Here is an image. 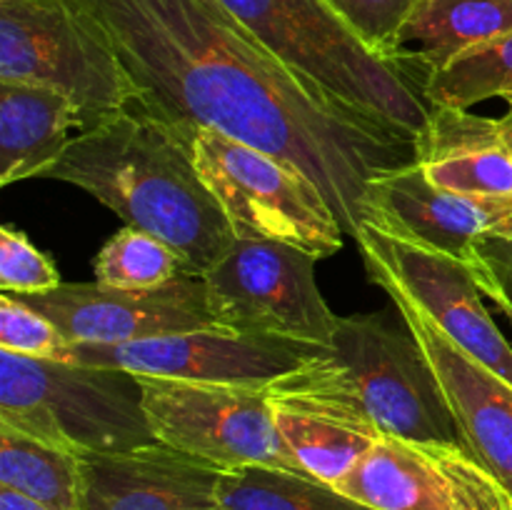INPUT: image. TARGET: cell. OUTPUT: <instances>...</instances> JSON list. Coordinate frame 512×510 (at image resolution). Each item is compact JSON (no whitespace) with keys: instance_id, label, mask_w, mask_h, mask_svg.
Returning <instances> with one entry per match:
<instances>
[{"instance_id":"cell-12","label":"cell","mask_w":512,"mask_h":510,"mask_svg":"<svg viewBox=\"0 0 512 510\" xmlns=\"http://www.w3.org/2000/svg\"><path fill=\"white\" fill-rule=\"evenodd\" d=\"M335 488L373 510H512V495L463 445L378 438Z\"/></svg>"},{"instance_id":"cell-22","label":"cell","mask_w":512,"mask_h":510,"mask_svg":"<svg viewBox=\"0 0 512 510\" xmlns=\"http://www.w3.org/2000/svg\"><path fill=\"white\" fill-rule=\"evenodd\" d=\"M218 498L225 510H373L335 485L268 465L223 470Z\"/></svg>"},{"instance_id":"cell-10","label":"cell","mask_w":512,"mask_h":510,"mask_svg":"<svg viewBox=\"0 0 512 510\" xmlns=\"http://www.w3.org/2000/svg\"><path fill=\"white\" fill-rule=\"evenodd\" d=\"M320 345L200 328L118 345L70 343L63 358L93 368H118L150 378L270 388L308 363Z\"/></svg>"},{"instance_id":"cell-2","label":"cell","mask_w":512,"mask_h":510,"mask_svg":"<svg viewBox=\"0 0 512 510\" xmlns=\"http://www.w3.org/2000/svg\"><path fill=\"white\" fill-rule=\"evenodd\" d=\"M45 178L85 190L125 225L165 240L188 275L208 273L235 243L188 140L133 105L80 130Z\"/></svg>"},{"instance_id":"cell-3","label":"cell","mask_w":512,"mask_h":510,"mask_svg":"<svg viewBox=\"0 0 512 510\" xmlns=\"http://www.w3.org/2000/svg\"><path fill=\"white\" fill-rule=\"evenodd\" d=\"M268 390L375 438L463 445L418 340L383 315H338L330 345Z\"/></svg>"},{"instance_id":"cell-17","label":"cell","mask_w":512,"mask_h":510,"mask_svg":"<svg viewBox=\"0 0 512 510\" xmlns=\"http://www.w3.org/2000/svg\"><path fill=\"white\" fill-rule=\"evenodd\" d=\"M512 33V0H420L388 63L423 95L425 83L460 55Z\"/></svg>"},{"instance_id":"cell-7","label":"cell","mask_w":512,"mask_h":510,"mask_svg":"<svg viewBox=\"0 0 512 510\" xmlns=\"http://www.w3.org/2000/svg\"><path fill=\"white\" fill-rule=\"evenodd\" d=\"M180 135L235 238L288 243L318 260L343 248L345 230L333 205L298 168L208 128Z\"/></svg>"},{"instance_id":"cell-21","label":"cell","mask_w":512,"mask_h":510,"mask_svg":"<svg viewBox=\"0 0 512 510\" xmlns=\"http://www.w3.org/2000/svg\"><path fill=\"white\" fill-rule=\"evenodd\" d=\"M273 413L300 470L328 485H338L378 440L363 430L278 400H273Z\"/></svg>"},{"instance_id":"cell-9","label":"cell","mask_w":512,"mask_h":510,"mask_svg":"<svg viewBox=\"0 0 512 510\" xmlns=\"http://www.w3.org/2000/svg\"><path fill=\"white\" fill-rule=\"evenodd\" d=\"M138 378L158 443L220 470L268 465L303 473L275 423L268 388Z\"/></svg>"},{"instance_id":"cell-30","label":"cell","mask_w":512,"mask_h":510,"mask_svg":"<svg viewBox=\"0 0 512 510\" xmlns=\"http://www.w3.org/2000/svg\"><path fill=\"white\" fill-rule=\"evenodd\" d=\"M500 123V135H503V143L508 145L512 153V108H508V113L498 120Z\"/></svg>"},{"instance_id":"cell-1","label":"cell","mask_w":512,"mask_h":510,"mask_svg":"<svg viewBox=\"0 0 512 510\" xmlns=\"http://www.w3.org/2000/svg\"><path fill=\"white\" fill-rule=\"evenodd\" d=\"M138 98L185 133L208 128L285 160L325 195L345 235L368 220L378 175L415 163V143L300 80L218 0H85Z\"/></svg>"},{"instance_id":"cell-29","label":"cell","mask_w":512,"mask_h":510,"mask_svg":"<svg viewBox=\"0 0 512 510\" xmlns=\"http://www.w3.org/2000/svg\"><path fill=\"white\" fill-rule=\"evenodd\" d=\"M0 510H53L40 500L30 498V495L20 493V490L0 485Z\"/></svg>"},{"instance_id":"cell-4","label":"cell","mask_w":512,"mask_h":510,"mask_svg":"<svg viewBox=\"0 0 512 510\" xmlns=\"http://www.w3.org/2000/svg\"><path fill=\"white\" fill-rule=\"evenodd\" d=\"M240 28L335 103L415 143L428 125L423 95L368 48L325 0H218Z\"/></svg>"},{"instance_id":"cell-19","label":"cell","mask_w":512,"mask_h":510,"mask_svg":"<svg viewBox=\"0 0 512 510\" xmlns=\"http://www.w3.org/2000/svg\"><path fill=\"white\" fill-rule=\"evenodd\" d=\"M83 130L73 100L33 83L0 80V185L45 178L70 145V130Z\"/></svg>"},{"instance_id":"cell-11","label":"cell","mask_w":512,"mask_h":510,"mask_svg":"<svg viewBox=\"0 0 512 510\" xmlns=\"http://www.w3.org/2000/svg\"><path fill=\"white\" fill-rule=\"evenodd\" d=\"M370 280L403 290L450 340L512 385V348L490 318L483 290L460 258L363 223L353 235Z\"/></svg>"},{"instance_id":"cell-24","label":"cell","mask_w":512,"mask_h":510,"mask_svg":"<svg viewBox=\"0 0 512 510\" xmlns=\"http://www.w3.org/2000/svg\"><path fill=\"white\" fill-rule=\"evenodd\" d=\"M95 280L110 288L148 290L188 275L185 260L165 240L130 228L113 235L93 260Z\"/></svg>"},{"instance_id":"cell-6","label":"cell","mask_w":512,"mask_h":510,"mask_svg":"<svg viewBox=\"0 0 512 510\" xmlns=\"http://www.w3.org/2000/svg\"><path fill=\"white\" fill-rule=\"evenodd\" d=\"M0 80L73 100L83 130L138 98L115 45L85 0H0Z\"/></svg>"},{"instance_id":"cell-31","label":"cell","mask_w":512,"mask_h":510,"mask_svg":"<svg viewBox=\"0 0 512 510\" xmlns=\"http://www.w3.org/2000/svg\"><path fill=\"white\" fill-rule=\"evenodd\" d=\"M503 100H505V103H508V108H512V90H510V93H508V95H505V98H503Z\"/></svg>"},{"instance_id":"cell-18","label":"cell","mask_w":512,"mask_h":510,"mask_svg":"<svg viewBox=\"0 0 512 510\" xmlns=\"http://www.w3.org/2000/svg\"><path fill=\"white\" fill-rule=\"evenodd\" d=\"M415 163L438 188L483 198H512V153L500 123L460 108H433L415 138Z\"/></svg>"},{"instance_id":"cell-15","label":"cell","mask_w":512,"mask_h":510,"mask_svg":"<svg viewBox=\"0 0 512 510\" xmlns=\"http://www.w3.org/2000/svg\"><path fill=\"white\" fill-rule=\"evenodd\" d=\"M80 510H225L223 470L163 443L80 455Z\"/></svg>"},{"instance_id":"cell-13","label":"cell","mask_w":512,"mask_h":510,"mask_svg":"<svg viewBox=\"0 0 512 510\" xmlns=\"http://www.w3.org/2000/svg\"><path fill=\"white\" fill-rule=\"evenodd\" d=\"M43 313L70 343L118 345L213 328L203 275H180L160 288L125 290L103 283H60L15 295Z\"/></svg>"},{"instance_id":"cell-14","label":"cell","mask_w":512,"mask_h":510,"mask_svg":"<svg viewBox=\"0 0 512 510\" xmlns=\"http://www.w3.org/2000/svg\"><path fill=\"white\" fill-rule=\"evenodd\" d=\"M395 303L438 378L460 443L512 495V385L460 348L403 290L380 285Z\"/></svg>"},{"instance_id":"cell-27","label":"cell","mask_w":512,"mask_h":510,"mask_svg":"<svg viewBox=\"0 0 512 510\" xmlns=\"http://www.w3.org/2000/svg\"><path fill=\"white\" fill-rule=\"evenodd\" d=\"M328 8L368 45L388 60L390 48L420 0H325Z\"/></svg>"},{"instance_id":"cell-20","label":"cell","mask_w":512,"mask_h":510,"mask_svg":"<svg viewBox=\"0 0 512 510\" xmlns=\"http://www.w3.org/2000/svg\"><path fill=\"white\" fill-rule=\"evenodd\" d=\"M0 485L53 510H80V455L0 425Z\"/></svg>"},{"instance_id":"cell-26","label":"cell","mask_w":512,"mask_h":510,"mask_svg":"<svg viewBox=\"0 0 512 510\" xmlns=\"http://www.w3.org/2000/svg\"><path fill=\"white\" fill-rule=\"evenodd\" d=\"M68 340L43 313L25 305L13 293L0 295V350L25 358H63Z\"/></svg>"},{"instance_id":"cell-28","label":"cell","mask_w":512,"mask_h":510,"mask_svg":"<svg viewBox=\"0 0 512 510\" xmlns=\"http://www.w3.org/2000/svg\"><path fill=\"white\" fill-rule=\"evenodd\" d=\"M63 283L53 260L40 253L23 230H0V288L3 293H45Z\"/></svg>"},{"instance_id":"cell-5","label":"cell","mask_w":512,"mask_h":510,"mask_svg":"<svg viewBox=\"0 0 512 510\" xmlns=\"http://www.w3.org/2000/svg\"><path fill=\"white\" fill-rule=\"evenodd\" d=\"M0 425L88 453L155 445L135 373L0 350Z\"/></svg>"},{"instance_id":"cell-16","label":"cell","mask_w":512,"mask_h":510,"mask_svg":"<svg viewBox=\"0 0 512 510\" xmlns=\"http://www.w3.org/2000/svg\"><path fill=\"white\" fill-rule=\"evenodd\" d=\"M510 208L512 198H483L438 188L418 163H410L370 183L365 223L465 263L473 240Z\"/></svg>"},{"instance_id":"cell-23","label":"cell","mask_w":512,"mask_h":510,"mask_svg":"<svg viewBox=\"0 0 512 510\" xmlns=\"http://www.w3.org/2000/svg\"><path fill=\"white\" fill-rule=\"evenodd\" d=\"M512 90V33L495 43L460 55L425 83L423 98L430 108H460L490 98H505Z\"/></svg>"},{"instance_id":"cell-8","label":"cell","mask_w":512,"mask_h":510,"mask_svg":"<svg viewBox=\"0 0 512 510\" xmlns=\"http://www.w3.org/2000/svg\"><path fill=\"white\" fill-rule=\"evenodd\" d=\"M305 250L275 240H240L203 275L220 328L290 343L330 345L338 315L328 308Z\"/></svg>"},{"instance_id":"cell-25","label":"cell","mask_w":512,"mask_h":510,"mask_svg":"<svg viewBox=\"0 0 512 510\" xmlns=\"http://www.w3.org/2000/svg\"><path fill=\"white\" fill-rule=\"evenodd\" d=\"M465 265L512 325V208L473 240Z\"/></svg>"}]
</instances>
